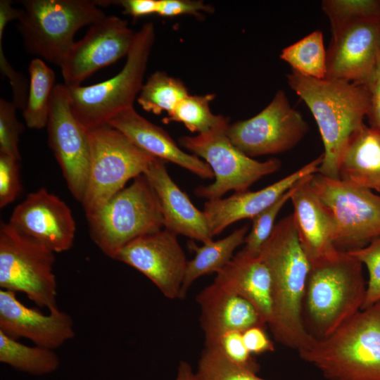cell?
<instances>
[{
	"label": "cell",
	"instance_id": "6da1fadb",
	"mask_svg": "<svg viewBox=\"0 0 380 380\" xmlns=\"http://www.w3.org/2000/svg\"><path fill=\"white\" fill-rule=\"evenodd\" d=\"M259 256L272 279V318L268 325L274 339L298 352L307 349L314 338L303 321V301L310 267L299 241L293 214L276 223Z\"/></svg>",
	"mask_w": 380,
	"mask_h": 380
},
{
	"label": "cell",
	"instance_id": "7a4b0ae2",
	"mask_svg": "<svg viewBox=\"0 0 380 380\" xmlns=\"http://www.w3.org/2000/svg\"><path fill=\"white\" fill-rule=\"evenodd\" d=\"M287 82L312 113L324 151L318 173L340 179L342 155L352 134L363 124L369 102L367 86L341 80L314 79L295 71Z\"/></svg>",
	"mask_w": 380,
	"mask_h": 380
},
{
	"label": "cell",
	"instance_id": "3957f363",
	"mask_svg": "<svg viewBox=\"0 0 380 380\" xmlns=\"http://www.w3.org/2000/svg\"><path fill=\"white\" fill-rule=\"evenodd\" d=\"M310 263L303 321L311 336L322 339L362 309L367 284L363 264L348 251L336 248Z\"/></svg>",
	"mask_w": 380,
	"mask_h": 380
},
{
	"label": "cell",
	"instance_id": "277c9868",
	"mask_svg": "<svg viewBox=\"0 0 380 380\" xmlns=\"http://www.w3.org/2000/svg\"><path fill=\"white\" fill-rule=\"evenodd\" d=\"M298 353L329 380H380V301Z\"/></svg>",
	"mask_w": 380,
	"mask_h": 380
},
{
	"label": "cell",
	"instance_id": "5b68a950",
	"mask_svg": "<svg viewBox=\"0 0 380 380\" xmlns=\"http://www.w3.org/2000/svg\"><path fill=\"white\" fill-rule=\"evenodd\" d=\"M155 42L152 23L136 32L122 69L103 82L88 86L66 87L70 106L87 130L108 125L121 112L134 107Z\"/></svg>",
	"mask_w": 380,
	"mask_h": 380
},
{
	"label": "cell",
	"instance_id": "8992f818",
	"mask_svg": "<svg viewBox=\"0 0 380 380\" xmlns=\"http://www.w3.org/2000/svg\"><path fill=\"white\" fill-rule=\"evenodd\" d=\"M18 20L25 51L61 67L76 32L106 15L95 1L24 0Z\"/></svg>",
	"mask_w": 380,
	"mask_h": 380
},
{
	"label": "cell",
	"instance_id": "52a82bcc",
	"mask_svg": "<svg viewBox=\"0 0 380 380\" xmlns=\"http://www.w3.org/2000/svg\"><path fill=\"white\" fill-rule=\"evenodd\" d=\"M87 219L91 240L113 259L132 241L164 228L158 198L144 174Z\"/></svg>",
	"mask_w": 380,
	"mask_h": 380
},
{
	"label": "cell",
	"instance_id": "ba28073f",
	"mask_svg": "<svg viewBox=\"0 0 380 380\" xmlns=\"http://www.w3.org/2000/svg\"><path fill=\"white\" fill-rule=\"evenodd\" d=\"M88 136L90 169L81 202L86 217L99 210L129 180L144 174L156 158L109 125L88 130Z\"/></svg>",
	"mask_w": 380,
	"mask_h": 380
},
{
	"label": "cell",
	"instance_id": "9c48e42d",
	"mask_svg": "<svg viewBox=\"0 0 380 380\" xmlns=\"http://www.w3.org/2000/svg\"><path fill=\"white\" fill-rule=\"evenodd\" d=\"M229 119L227 117L209 131L196 136H184L180 144L201 157L211 167L215 181L197 187L194 193L208 200L222 198L229 191H242L265 176L277 172L279 159L258 161L237 148L227 136Z\"/></svg>",
	"mask_w": 380,
	"mask_h": 380
},
{
	"label": "cell",
	"instance_id": "30bf717a",
	"mask_svg": "<svg viewBox=\"0 0 380 380\" xmlns=\"http://www.w3.org/2000/svg\"><path fill=\"white\" fill-rule=\"evenodd\" d=\"M55 253L25 236L8 222L0 224V288L20 292L41 308L58 309Z\"/></svg>",
	"mask_w": 380,
	"mask_h": 380
},
{
	"label": "cell",
	"instance_id": "8fae6325",
	"mask_svg": "<svg viewBox=\"0 0 380 380\" xmlns=\"http://www.w3.org/2000/svg\"><path fill=\"white\" fill-rule=\"evenodd\" d=\"M311 184L333 216V243L336 249L355 251L380 239V195L319 173L312 175Z\"/></svg>",
	"mask_w": 380,
	"mask_h": 380
},
{
	"label": "cell",
	"instance_id": "7c38bea8",
	"mask_svg": "<svg viewBox=\"0 0 380 380\" xmlns=\"http://www.w3.org/2000/svg\"><path fill=\"white\" fill-rule=\"evenodd\" d=\"M309 130L307 122L279 89L270 103L253 117L229 125L227 136L246 156L253 158L286 152Z\"/></svg>",
	"mask_w": 380,
	"mask_h": 380
},
{
	"label": "cell",
	"instance_id": "4fadbf2b",
	"mask_svg": "<svg viewBox=\"0 0 380 380\" xmlns=\"http://www.w3.org/2000/svg\"><path fill=\"white\" fill-rule=\"evenodd\" d=\"M330 26L325 78L367 86L380 61V16L353 18Z\"/></svg>",
	"mask_w": 380,
	"mask_h": 380
},
{
	"label": "cell",
	"instance_id": "5bb4252c",
	"mask_svg": "<svg viewBox=\"0 0 380 380\" xmlns=\"http://www.w3.org/2000/svg\"><path fill=\"white\" fill-rule=\"evenodd\" d=\"M46 127L49 145L68 189L77 201L82 202L89 174L90 144L88 130L71 110L64 84H56L53 89Z\"/></svg>",
	"mask_w": 380,
	"mask_h": 380
},
{
	"label": "cell",
	"instance_id": "9a60e30c",
	"mask_svg": "<svg viewBox=\"0 0 380 380\" xmlns=\"http://www.w3.org/2000/svg\"><path fill=\"white\" fill-rule=\"evenodd\" d=\"M135 34L127 20L115 15H106L91 25L63 61L60 68L64 84L80 86L95 72L127 56Z\"/></svg>",
	"mask_w": 380,
	"mask_h": 380
},
{
	"label": "cell",
	"instance_id": "2e32d148",
	"mask_svg": "<svg viewBox=\"0 0 380 380\" xmlns=\"http://www.w3.org/2000/svg\"><path fill=\"white\" fill-rule=\"evenodd\" d=\"M114 259L142 273L167 298H179L188 261L176 234L163 228L137 238Z\"/></svg>",
	"mask_w": 380,
	"mask_h": 380
},
{
	"label": "cell",
	"instance_id": "e0dca14e",
	"mask_svg": "<svg viewBox=\"0 0 380 380\" xmlns=\"http://www.w3.org/2000/svg\"><path fill=\"white\" fill-rule=\"evenodd\" d=\"M8 222L25 236L54 253L66 251L72 246L76 225L71 210L45 188L29 194L14 208Z\"/></svg>",
	"mask_w": 380,
	"mask_h": 380
},
{
	"label": "cell",
	"instance_id": "ac0fdd59",
	"mask_svg": "<svg viewBox=\"0 0 380 380\" xmlns=\"http://www.w3.org/2000/svg\"><path fill=\"white\" fill-rule=\"evenodd\" d=\"M0 331L18 339L24 338L35 346L55 350L75 336L73 321L59 308L44 315L21 303L15 293L0 290Z\"/></svg>",
	"mask_w": 380,
	"mask_h": 380
},
{
	"label": "cell",
	"instance_id": "d6986e66",
	"mask_svg": "<svg viewBox=\"0 0 380 380\" xmlns=\"http://www.w3.org/2000/svg\"><path fill=\"white\" fill-rule=\"evenodd\" d=\"M323 153L281 179L258 191L235 192L227 198L207 200L203 212L213 236L243 219H253L277 201L302 178L318 173Z\"/></svg>",
	"mask_w": 380,
	"mask_h": 380
},
{
	"label": "cell",
	"instance_id": "ffe728a7",
	"mask_svg": "<svg viewBox=\"0 0 380 380\" xmlns=\"http://www.w3.org/2000/svg\"><path fill=\"white\" fill-rule=\"evenodd\" d=\"M144 175L158 198L165 229L203 243L213 240L204 212L174 182L165 161L156 158Z\"/></svg>",
	"mask_w": 380,
	"mask_h": 380
},
{
	"label": "cell",
	"instance_id": "44dd1931",
	"mask_svg": "<svg viewBox=\"0 0 380 380\" xmlns=\"http://www.w3.org/2000/svg\"><path fill=\"white\" fill-rule=\"evenodd\" d=\"M196 300L201 309L205 346L213 345L227 331L267 326L250 302L215 281L198 293Z\"/></svg>",
	"mask_w": 380,
	"mask_h": 380
},
{
	"label": "cell",
	"instance_id": "7402d4cb",
	"mask_svg": "<svg viewBox=\"0 0 380 380\" xmlns=\"http://www.w3.org/2000/svg\"><path fill=\"white\" fill-rule=\"evenodd\" d=\"M108 125L153 156L173 163L202 179L214 178L205 161L181 149L165 130L141 116L134 107L117 115Z\"/></svg>",
	"mask_w": 380,
	"mask_h": 380
},
{
	"label": "cell",
	"instance_id": "603a6c76",
	"mask_svg": "<svg viewBox=\"0 0 380 380\" xmlns=\"http://www.w3.org/2000/svg\"><path fill=\"white\" fill-rule=\"evenodd\" d=\"M313 175L294 185L290 199L299 241L310 262L336 249L333 216L311 184Z\"/></svg>",
	"mask_w": 380,
	"mask_h": 380
},
{
	"label": "cell",
	"instance_id": "cb8c5ba5",
	"mask_svg": "<svg viewBox=\"0 0 380 380\" xmlns=\"http://www.w3.org/2000/svg\"><path fill=\"white\" fill-rule=\"evenodd\" d=\"M250 302L267 326L272 318V287L270 271L259 255L239 251L214 279Z\"/></svg>",
	"mask_w": 380,
	"mask_h": 380
},
{
	"label": "cell",
	"instance_id": "d4e9b609",
	"mask_svg": "<svg viewBox=\"0 0 380 380\" xmlns=\"http://www.w3.org/2000/svg\"><path fill=\"white\" fill-rule=\"evenodd\" d=\"M339 175L380 193V134L363 124L352 134L342 155Z\"/></svg>",
	"mask_w": 380,
	"mask_h": 380
},
{
	"label": "cell",
	"instance_id": "484cf974",
	"mask_svg": "<svg viewBox=\"0 0 380 380\" xmlns=\"http://www.w3.org/2000/svg\"><path fill=\"white\" fill-rule=\"evenodd\" d=\"M248 232L247 225L234 230L228 236L210 241L198 246L189 242L188 247L194 253L193 259L187 262L179 298H184L191 284L199 277L219 272L233 258L235 250L244 243Z\"/></svg>",
	"mask_w": 380,
	"mask_h": 380
},
{
	"label": "cell",
	"instance_id": "4316f807",
	"mask_svg": "<svg viewBox=\"0 0 380 380\" xmlns=\"http://www.w3.org/2000/svg\"><path fill=\"white\" fill-rule=\"evenodd\" d=\"M28 72V95L23 115L27 127L40 129L46 127L56 76L53 70L39 58L31 61Z\"/></svg>",
	"mask_w": 380,
	"mask_h": 380
},
{
	"label": "cell",
	"instance_id": "83f0119b",
	"mask_svg": "<svg viewBox=\"0 0 380 380\" xmlns=\"http://www.w3.org/2000/svg\"><path fill=\"white\" fill-rule=\"evenodd\" d=\"M0 362L12 368L35 376L54 372L60 359L54 350L29 346L0 331Z\"/></svg>",
	"mask_w": 380,
	"mask_h": 380
},
{
	"label": "cell",
	"instance_id": "f1b7e54d",
	"mask_svg": "<svg viewBox=\"0 0 380 380\" xmlns=\"http://www.w3.org/2000/svg\"><path fill=\"white\" fill-rule=\"evenodd\" d=\"M184 82L179 79L158 70L152 73L144 83L137 101L147 112L160 115L170 114L177 106L189 96Z\"/></svg>",
	"mask_w": 380,
	"mask_h": 380
},
{
	"label": "cell",
	"instance_id": "f546056e",
	"mask_svg": "<svg viewBox=\"0 0 380 380\" xmlns=\"http://www.w3.org/2000/svg\"><path fill=\"white\" fill-rule=\"evenodd\" d=\"M280 58L291 67V70L300 75L314 79H325L327 50L322 31H313L285 47L281 52Z\"/></svg>",
	"mask_w": 380,
	"mask_h": 380
},
{
	"label": "cell",
	"instance_id": "4dcf8cb0",
	"mask_svg": "<svg viewBox=\"0 0 380 380\" xmlns=\"http://www.w3.org/2000/svg\"><path fill=\"white\" fill-rule=\"evenodd\" d=\"M215 97V94L189 95L162 121L165 124L172 122H181L191 132H206L225 118L221 115H215L210 111L209 103Z\"/></svg>",
	"mask_w": 380,
	"mask_h": 380
},
{
	"label": "cell",
	"instance_id": "1f68e13d",
	"mask_svg": "<svg viewBox=\"0 0 380 380\" xmlns=\"http://www.w3.org/2000/svg\"><path fill=\"white\" fill-rule=\"evenodd\" d=\"M196 374L198 380H267L232 362L217 346H205Z\"/></svg>",
	"mask_w": 380,
	"mask_h": 380
},
{
	"label": "cell",
	"instance_id": "d6a6232c",
	"mask_svg": "<svg viewBox=\"0 0 380 380\" xmlns=\"http://www.w3.org/2000/svg\"><path fill=\"white\" fill-rule=\"evenodd\" d=\"M293 186L273 204L252 219V227L245 238V246L241 249L243 252L253 256L259 255L262 245L274 229L276 224L275 220L279 211L284 204L291 199Z\"/></svg>",
	"mask_w": 380,
	"mask_h": 380
},
{
	"label": "cell",
	"instance_id": "836d02e7",
	"mask_svg": "<svg viewBox=\"0 0 380 380\" xmlns=\"http://www.w3.org/2000/svg\"><path fill=\"white\" fill-rule=\"evenodd\" d=\"M321 7L330 25L353 18L380 16V0H323Z\"/></svg>",
	"mask_w": 380,
	"mask_h": 380
},
{
	"label": "cell",
	"instance_id": "e575fe53",
	"mask_svg": "<svg viewBox=\"0 0 380 380\" xmlns=\"http://www.w3.org/2000/svg\"><path fill=\"white\" fill-rule=\"evenodd\" d=\"M17 108L12 101L0 99V153L20 160L19 140L25 126L16 116Z\"/></svg>",
	"mask_w": 380,
	"mask_h": 380
},
{
	"label": "cell",
	"instance_id": "d590c367",
	"mask_svg": "<svg viewBox=\"0 0 380 380\" xmlns=\"http://www.w3.org/2000/svg\"><path fill=\"white\" fill-rule=\"evenodd\" d=\"M348 252L361 261L368 270L369 279L362 307L365 309L380 301V239L362 248Z\"/></svg>",
	"mask_w": 380,
	"mask_h": 380
},
{
	"label": "cell",
	"instance_id": "8d00e7d4",
	"mask_svg": "<svg viewBox=\"0 0 380 380\" xmlns=\"http://www.w3.org/2000/svg\"><path fill=\"white\" fill-rule=\"evenodd\" d=\"M212 346H218L224 355L237 365L255 373L258 372L259 365L246 348L242 331L224 332Z\"/></svg>",
	"mask_w": 380,
	"mask_h": 380
},
{
	"label": "cell",
	"instance_id": "74e56055",
	"mask_svg": "<svg viewBox=\"0 0 380 380\" xmlns=\"http://www.w3.org/2000/svg\"><path fill=\"white\" fill-rule=\"evenodd\" d=\"M20 160L0 153V208L13 203L20 194L23 186L20 176Z\"/></svg>",
	"mask_w": 380,
	"mask_h": 380
},
{
	"label": "cell",
	"instance_id": "f35d334b",
	"mask_svg": "<svg viewBox=\"0 0 380 380\" xmlns=\"http://www.w3.org/2000/svg\"><path fill=\"white\" fill-rule=\"evenodd\" d=\"M0 70L1 75L6 77L13 91V101L17 109L23 110L28 95L29 82L20 72L15 71L7 60L0 41Z\"/></svg>",
	"mask_w": 380,
	"mask_h": 380
},
{
	"label": "cell",
	"instance_id": "ab89813d",
	"mask_svg": "<svg viewBox=\"0 0 380 380\" xmlns=\"http://www.w3.org/2000/svg\"><path fill=\"white\" fill-rule=\"evenodd\" d=\"M213 11V6L201 0H158L156 14L163 17L200 16L202 12L211 13Z\"/></svg>",
	"mask_w": 380,
	"mask_h": 380
},
{
	"label": "cell",
	"instance_id": "60d3db41",
	"mask_svg": "<svg viewBox=\"0 0 380 380\" xmlns=\"http://www.w3.org/2000/svg\"><path fill=\"white\" fill-rule=\"evenodd\" d=\"M367 87L369 102L366 117L369 127L380 134V61Z\"/></svg>",
	"mask_w": 380,
	"mask_h": 380
},
{
	"label": "cell",
	"instance_id": "b9f144b4",
	"mask_svg": "<svg viewBox=\"0 0 380 380\" xmlns=\"http://www.w3.org/2000/svg\"><path fill=\"white\" fill-rule=\"evenodd\" d=\"M246 348L253 355L274 350V346L265 331V327H250L242 332Z\"/></svg>",
	"mask_w": 380,
	"mask_h": 380
},
{
	"label": "cell",
	"instance_id": "7bdbcfd3",
	"mask_svg": "<svg viewBox=\"0 0 380 380\" xmlns=\"http://www.w3.org/2000/svg\"><path fill=\"white\" fill-rule=\"evenodd\" d=\"M97 5L114 4L122 7L123 13L134 18L156 14L158 0L95 1Z\"/></svg>",
	"mask_w": 380,
	"mask_h": 380
},
{
	"label": "cell",
	"instance_id": "ee69618b",
	"mask_svg": "<svg viewBox=\"0 0 380 380\" xmlns=\"http://www.w3.org/2000/svg\"><path fill=\"white\" fill-rule=\"evenodd\" d=\"M9 0L0 1V41H2L5 27L9 22L18 20L23 13L22 8H15Z\"/></svg>",
	"mask_w": 380,
	"mask_h": 380
},
{
	"label": "cell",
	"instance_id": "f6af8a7d",
	"mask_svg": "<svg viewBox=\"0 0 380 380\" xmlns=\"http://www.w3.org/2000/svg\"><path fill=\"white\" fill-rule=\"evenodd\" d=\"M175 380H198L196 372L189 363L184 360L179 362L177 376Z\"/></svg>",
	"mask_w": 380,
	"mask_h": 380
}]
</instances>
